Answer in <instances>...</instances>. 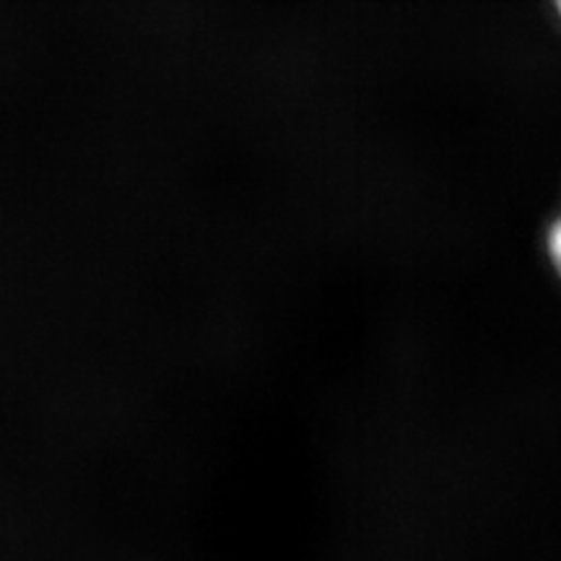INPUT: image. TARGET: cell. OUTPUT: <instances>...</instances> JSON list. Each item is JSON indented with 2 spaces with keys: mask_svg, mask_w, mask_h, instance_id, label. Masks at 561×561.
Masks as SVG:
<instances>
[{
  "mask_svg": "<svg viewBox=\"0 0 561 561\" xmlns=\"http://www.w3.org/2000/svg\"><path fill=\"white\" fill-rule=\"evenodd\" d=\"M543 248H546V261H549L551 271L557 273V278L561 280V214H557V219L549 224L543 237Z\"/></svg>",
  "mask_w": 561,
  "mask_h": 561,
  "instance_id": "6da1fadb",
  "label": "cell"
},
{
  "mask_svg": "<svg viewBox=\"0 0 561 561\" xmlns=\"http://www.w3.org/2000/svg\"><path fill=\"white\" fill-rule=\"evenodd\" d=\"M549 5H551L553 16H557V19H559V24H561V0H549Z\"/></svg>",
  "mask_w": 561,
  "mask_h": 561,
  "instance_id": "7a4b0ae2",
  "label": "cell"
}]
</instances>
